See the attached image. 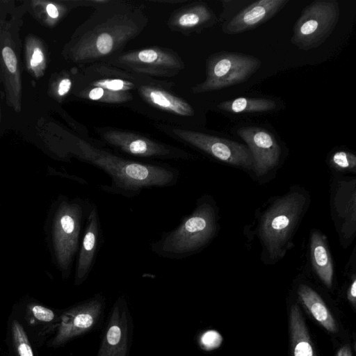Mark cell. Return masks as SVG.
<instances>
[{
	"label": "cell",
	"instance_id": "1",
	"mask_svg": "<svg viewBox=\"0 0 356 356\" xmlns=\"http://www.w3.org/2000/svg\"><path fill=\"white\" fill-rule=\"evenodd\" d=\"M148 23L149 17L140 6L108 0L95 8L78 29L70 49L72 59L87 65L105 62L122 52Z\"/></svg>",
	"mask_w": 356,
	"mask_h": 356
},
{
	"label": "cell",
	"instance_id": "2",
	"mask_svg": "<svg viewBox=\"0 0 356 356\" xmlns=\"http://www.w3.org/2000/svg\"><path fill=\"white\" fill-rule=\"evenodd\" d=\"M70 152L110 177L109 184L99 186L101 191L126 198L137 197L147 189L175 186L180 178L177 167L163 161H143L122 156L90 136L74 138Z\"/></svg>",
	"mask_w": 356,
	"mask_h": 356
},
{
	"label": "cell",
	"instance_id": "3",
	"mask_svg": "<svg viewBox=\"0 0 356 356\" xmlns=\"http://www.w3.org/2000/svg\"><path fill=\"white\" fill-rule=\"evenodd\" d=\"M218 209L212 196L200 197L192 212L174 229L163 232L152 241L150 250L170 260H182L199 253L213 240L218 230Z\"/></svg>",
	"mask_w": 356,
	"mask_h": 356
},
{
	"label": "cell",
	"instance_id": "4",
	"mask_svg": "<svg viewBox=\"0 0 356 356\" xmlns=\"http://www.w3.org/2000/svg\"><path fill=\"white\" fill-rule=\"evenodd\" d=\"M309 202V195L303 188L293 186L274 198L263 211L257 232L266 263L274 264L285 256Z\"/></svg>",
	"mask_w": 356,
	"mask_h": 356
},
{
	"label": "cell",
	"instance_id": "5",
	"mask_svg": "<svg viewBox=\"0 0 356 356\" xmlns=\"http://www.w3.org/2000/svg\"><path fill=\"white\" fill-rule=\"evenodd\" d=\"M169 88L173 82L129 72L106 62L88 65L81 72L76 95L83 99L106 104H124L134 100V92L145 84Z\"/></svg>",
	"mask_w": 356,
	"mask_h": 356
},
{
	"label": "cell",
	"instance_id": "6",
	"mask_svg": "<svg viewBox=\"0 0 356 356\" xmlns=\"http://www.w3.org/2000/svg\"><path fill=\"white\" fill-rule=\"evenodd\" d=\"M92 204L88 199L63 198L56 209L52 245L57 265L64 277L70 273Z\"/></svg>",
	"mask_w": 356,
	"mask_h": 356
},
{
	"label": "cell",
	"instance_id": "7",
	"mask_svg": "<svg viewBox=\"0 0 356 356\" xmlns=\"http://www.w3.org/2000/svg\"><path fill=\"white\" fill-rule=\"evenodd\" d=\"M94 130L105 146L143 161H188L195 159V155L184 149L138 132L111 127H97Z\"/></svg>",
	"mask_w": 356,
	"mask_h": 356
},
{
	"label": "cell",
	"instance_id": "8",
	"mask_svg": "<svg viewBox=\"0 0 356 356\" xmlns=\"http://www.w3.org/2000/svg\"><path fill=\"white\" fill-rule=\"evenodd\" d=\"M154 125L173 140L221 162L253 170L252 156L243 144L170 123L157 122Z\"/></svg>",
	"mask_w": 356,
	"mask_h": 356
},
{
	"label": "cell",
	"instance_id": "9",
	"mask_svg": "<svg viewBox=\"0 0 356 356\" xmlns=\"http://www.w3.org/2000/svg\"><path fill=\"white\" fill-rule=\"evenodd\" d=\"M258 58L243 53L219 51L206 60V78L191 88L193 94L222 90L246 81L261 66Z\"/></svg>",
	"mask_w": 356,
	"mask_h": 356
},
{
	"label": "cell",
	"instance_id": "10",
	"mask_svg": "<svg viewBox=\"0 0 356 356\" xmlns=\"http://www.w3.org/2000/svg\"><path fill=\"white\" fill-rule=\"evenodd\" d=\"M339 17L337 1H314L302 9L295 22L291 42L304 51L320 47L332 34Z\"/></svg>",
	"mask_w": 356,
	"mask_h": 356
},
{
	"label": "cell",
	"instance_id": "11",
	"mask_svg": "<svg viewBox=\"0 0 356 356\" xmlns=\"http://www.w3.org/2000/svg\"><path fill=\"white\" fill-rule=\"evenodd\" d=\"M118 68L152 78H172L185 67L175 50L154 46L122 51L105 61Z\"/></svg>",
	"mask_w": 356,
	"mask_h": 356
},
{
	"label": "cell",
	"instance_id": "12",
	"mask_svg": "<svg viewBox=\"0 0 356 356\" xmlns=\"http://www.w3.org/2000/svg\"><path fill=\"white\" fill-rule=\"evenodd\" d=\"M105 309V298L102 293L69 308L60 316L58 330L51 346L59 347L95 328Z\"/></svg>",
	"mask_w": 356,
	"mask_h": 356
},
{
	"label": "cell",
	"instance_id": "13",
	"mask_svg": "<svg viewBox=\"0 0 356 356\" xmlns=\"http://www.w3.org/2000/svg\"><path fill=\"white\" fill-rule=\"evenodd\" d=\"M330 211L334 225L344 248L356 236V179L343 177L334 180L330 190Z\"/></svg>",
	"mask_w": 356,
	"mask_h": 356
},
{
	"label": "cell",
	"instance_id": "14",
	"mask_svg": "<svg viewBox=\"0 0 356 356\" xmlns=\"http://www.w3.org/2000/svg\"><path fill=\"white\" fill-rule=\"evenodd\" d=\"M133 330L127 300L120 296L111 308L96 356H129Z\"/></svg>",
	"mask_w": 356,
	"mask_h": 356
},
{
	"label": "cell",
	"instance_id": "15",
	"mask_svg": "<svg viewBox=\"0 0 356 356\" xmlns=\"http://www.w3.org/2000/svg\"><path fill=\"white\" fill-rule=\"evenodd\" d=\"M237 134L252 156V170L257 177L266 175L278 165L281 147L270 131L263 127L248 126L239 128Z\"/></svg>",
	"mask_w": 356,
	"mask_h": 356
},
{
	"label": "cell",
	"instance_id": "16",
	"mask_svg": "<svg viewBox=\"0 0 356 356\" xmlns=\"http://www.w3.org/2000/svg\"><path fill=\"white\" fill-rule=\"evenodd\" d=\"M104 243L99 210L93 203L81 239L74 274V284H82L92 272L99 250Z\"/></svg>",
	"mask_w": 356,
	"mask_h": 356
},
{
	"label": "cell",
	"instance_id": "17",
	"mask_svg": "<svg viewBox=\"0 0 356 356\" xmlns=\"http://www.w3.org/2000/svg\"><path fill=\"white\" fill-rule=\"evenodd\" d=\"M289 0H259L243 7L232 17L225 20L222 31L235 35L257 28L279 13Z\"/></svg>",
	"mask_w": 356,
	"mask_h": 356
},
{
	"label": "cell",
	"instance_id": "18",
	"mask_svg": "<svg viewBox=\"0 0 356 356\" xmlns=\"http://www.w3.org/2000/svg\"><path fill=\"white\" fill-rule=\"evenodd\" d=\"M218 17L210 6L203 1H194L175 10L166 24L173 32L184 35L200 33L218 22Z\"/></svg>",
	"mask_w": 356,
	"mask_h": 356
},
{
	"label": "cell",
	"instance_id": "19",
	"mask_svg": "<svg viewBox=\"0 0 356 356\" xmlns=\"http://www.w3.org/2000/svg\"><path fill=\"white\" fill-rule=\"evenodd\" d=\"M170 90L161 85L145 84L138 88L136 93L146 104L165 113L183 120L193 117L195 111L193 106Z\"/></svg>",
	"mask_w": 356,
	"mask_h": 356
},
{
	"label": "cell",
	"instance_id": "20",
	"mask_svg": "<svg viewBox=\"0 0 356 356\" xmlns=\"http://www.w3.org/2000/svg\"><path fill=\"white\" fill-rule=\"evenodd\" d=\"M309 254L312 268L324 285L331 289L333 284L334 264L327 239L320 231L311 232Z\"/></svg>",
	"mask_w": 356,
	"mask_h": 356
},
{
	"label": "cell",
	"instance_id": "21",
	"mask_svg": "<svg viewBox=\"0 0 356 356\" xmlns=\"http://www.w3.org/2000/svg\"><path fill=\"white\" fill-rule=\"evenodd\" d=\"M289 335L293 356H316L302 312L293 304L289 314Z\"/></svg>",
	"mask_w": 356,
	"mask_h": 356
},
{
	"label": "cell",
	"instance_id": "22",
	"mask_svg": "<svg viewBox=\"0 0 356 356\" xmlns=\"http://www.w3.org/2000/svg\"><path fill=\"white\" fill-rule=\"evenodd\" d=\"M298 296L314 318L325 330L334 333L338 330L336 321L319 294L311 286L301 284Z\"/></svg>",
	"mask_w": 356,
	"mask_h": 356
},
{
	"label": "cell",
	"instance_id": "23",
	"mask_svg": "<svg viewBox=\"0 0 356 356\" xmlns=\"http://www.w3.org/2000/svg\"><path fill=\"white\" fill-rule=\"evenodd\" d=\"M276 106L271 99L245 97L226 100L216 106L220 111L235 114L266 113L275 110Z\"/></svg>",
	"mask_w": 356,
	"mask_h": 356
},
{
	"label": "cell",
	"instance_id": "24",
	"mask_svg": "<svg viewBox=\"0 0 356 356\" xmlns=\"http://www.w3.org/2000/svg\"><path fill=\"white\" fill-rule=\"evenodd\" d=\"M11 333L14 348L17 356H34L27 334L20 323L13 320Z\"/></svg>",
	"mask_w": 356,
	"mask_h": 356
},
{
	"label": "cell",
	"instance_id": "25",
	"mask_svg": "<svg viewBox=\"0 0 356 356\" xmlns=\"http://www.w3.org/2000/svg\"><path fill=\"white\" fill-rule=\"evenodd\" d=\"M330 165L338 171H355L356 156L347 150H337L331 154L329 158Z\"/></svg>",
	"mask_w": 356,
	"mask_h": 356
},
{
	"label": "cell",
	"instance_id": "26",
	"mask_svg": "<svg viewBox=\"0 0 356 356\" xmlns=\"http://www.w3.org/2000/svg\"><path fill=\"white\" fill-rule=\"evenodd\" d=\"M27 313L38 323H50L57 318L55 312L39 304L31 303L27 306Z\"/></svg>",
	"mask_w": 356,
	"mask_h": 356
},
{
	"label": "cell",
	"instance_id": "27",
	"mask_svg": "<svg viewBox=\"0 0 356 356\" xmlns=\"http://www.w3.org/2000/svg\"><path fill=\"white\" fill-rule=\"evenodd\" d=\"M222 342V335L214 330H209L200 337V346L205 350L210 351L218 348Z\"/></svg>",
	"mask_w": 356,
	"mask_h": 356
},
{
	"label": "cell",
	"instance_id": "28",
	"mask_svg": "<svg viewBox=\"0 0 356 356\" xmlns=\"http://www.w3.org/2000/svg\"><path fill=\"white\" fill-rule=\"evenodd\" d=\"M2 56L8 70L13 73L17 70V58L13 49L5 47L2 50Z\"/></svg>",
	"mask_w": 356,
	"mask_h": 356
},
{
	"label": "cell",
	"instance_id": "29",
	"mask_svg": "<svg viewBox=\"0 0 356 356\" xmlns=\"http://www.w3.org/2000/svg\"><path fill=\"white\" fill-rule=\"evenodd\" d=\"M347 298L353 305L355 307L356 305V278L354 275L352 278V282L348 287L347 291Z\"/></svg>",
	"mask_w": 356,
	"mask_h": 356
},
{
	"label": "cell",
	"instance_id": "30",
	"mask_svg": "<svg viewBox=\"0 0 356 356\" xmlns=\"http://www.w3.org/2000/svg\"><path fill=\"white\" fill-rule=\"evenodd\" d=\"M72 81L69 78H64L59 83L58 88V94L60 96H63L66 95L72 87Z\"/></svg>",
	"mask_w": 356,
	"mask_h": 356
},
{
	"label": "cell",
	"instance_id": "31",
	"mask_svg": "<svg viewBox=\"0 0 356 356\" xmlns=\"http://www.w3.org/2000/svg\"><path fill=\"white\" fill-rule=\"evenodd\" d=\"M335 356H353L351 348L348 344L343 346L338 350Z\"/></svg>",
	"mask_w": 356,
	"mask_h": 356
},
{
	"label": "cell",
	"instance_id": "32",
	"mask_svg": "<svg viewBox=\"0 0 356 356\" xmlns=\"http://www.w3.org/2000/svg\"><path fill=\"white\" fill-rule=\"evenodd\" d=\"M47 11L48 15L52 18H57L59 15L58 10L54 4L47 5Z\"/></svg>",
	"mask_w": 356,
	"mask_h": 356
},
{
	"label": "cell",
	"instance_id": "33",
	"mask_svg": "<svg viewBox=\"0 0 356 356\" xmlns=\"http://www.w3.org/2000/svg\"><path fill=\"white\" fill-rule=\"evenodd\" d=\"M32 60L35 61L37 64L41 63L43 60V54L41 51V50L38 48H36L34 50Z\"/></svg>",
	"mask_w": 356,
	"mask_h": 356
},
{
	"label": "cell",
	"instance_id": "34",
	"mask_svg": "<svg viewBox=\"0 0 356 356\" xmlns=\"http://www.w3.org/2000/svg\"><path fill=\"white\" fill-rule=\"evenodd\" d=\"M151 2H155V3H184V2H186L187 1V0H170V1H166V0H152V1H150Z\"/></svg>",
	"mask_w": 356,
	"mask_h": 356
}]
</instances>
